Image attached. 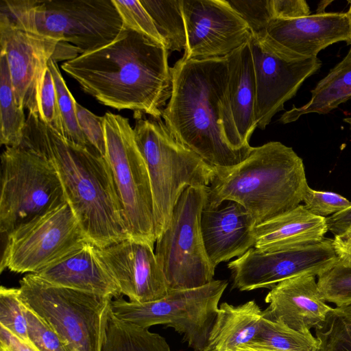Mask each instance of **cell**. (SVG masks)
<instances>
[{
    "mask_svg": "<svg viewBox=\"0 0 351 351\" xmlns=\"http://www.w3.org/2000/svg\"><path fill=\"white\" fill-rule=\"evenodd\" d=\"M317 285L322 298L336 307L351 304V263L337 259L326 271L318 276Z\"/></svg>",
    "mask_w": 351,
    "mask_h": 351,
    "instance_id": "cell-32",
    "label": "cell"
},
{
    "mask_svg": "<svg viewBox=\"0 0 351 351\" xmlns=\"http://www.w3.org/2000/svg\"><path fill=\"white\" fill-rule=\"evenodd\" d=\"M21 301L40 315L70 351H102L111 297L53 285L34 274L19 282Z\"/></svg>",
    "mask_w": 351,
    "mask_h": 351,
    "instance_id": "cell-7",
    "label": "cell"
},
{
    "mask_svg": "<svg viewBox=\"0 0 351 351\" xmlns=\"http://www.w3.org/2000/svg\"><path fill=\"white\" fill-rule=\"evenodd\" d=\"M0 18L79 55L111 43L123 28L112 0H1Z\"/></svg>",
    "mask_w": 351,
    "mask_h": 351,
    "instance_id": "cell-5",
    "label": "cell"
},
{
    "mask_svg": "<svg viewBox=\"0 0 351 351\" xmlns=\"http://www.w3.org/2000/svg\"><path fill=\"white\" fill-rule=\"evenodd\" d=\"M168 55L163 45L123 26L111 43L67 60L61 67L104 106L158 119L173 90Z\"/></svg>",
    "mask_w": 351,
    "mask_h": 351,
    "instance_id": "cell-1",
    "label": "cell"
},
{
    "mask_svg": "<svg viewBox=\"0 0 351 351\" xmlns=\"http://www.w3.org/2000/svg\"><path fill=\"white\" fill-rule=\"evenodd\" d=\"M228 285L226 280H213L195 288L170 290L164 298L147 302L121 295L112 300L111 311L119 319L141 328L171 327L193 351H204Z\"/></svg>",
    "mask_w": 351,
    "mask_h": 351,
    "instance_id": "cell-8",
    "label": "cell"
},
{
    "mask_svg": "<svg viewBox=\"0 0 351 351\" xmlns=\"http://www.w3.org/2000/svg\"><path fill=\"white\" fill-rule=\"evenodd\" d=\"M106 153L122 205L129 237L154 245V199L147 165L128 119L110 112L104 116Z\"/></svg>",
    "mask_w": 351,
    "mask_h": 351,
    "instance_id": "cell-11",
    "label": "cell"
},
{
    "mask_svg": "<svg viewBox=\"0 0 351 351\" xmlns=\"http://www.w3.org/2000/svg\"><path fill=\"white\" fill-rule=\"evenodd\" d=\"M268 304L263 317L279 321L304 335L322 324L333 307L322 298L317 281L313 275H300L285 280L267 294Z\"/></svg>",
    "mask_w": 351,
    "mask_h": 351,
    "instance_id": "cell-20",
    "label": "cell"
},
{
    "mask_svg": "<svg viewBox=\"0 0 351 351\" xmlns=\"http://www.w3.org/2000/svg\"><path fill=\"white\" fill-rule=\"evenodd\" d=\"M302 202L304 207L312 214L327 217L340 213L351 206V202L339 194L320 191L308 186L304 191Z\"/></svg>",
    "mask_w": 351,
    "mask_h": 351,
    "instance_id": "cell-38",
    "label": "cell"
},
{
    "mask_svg": "<svg viewBox=\"0 0 351 351\" xmlns=\"http://www.w3.org/2000/svg\"><path fill=\"white\" fill-rule=\"evenodd\" d=\"M135 112V138L148 170L157 238L167 228L182 193L189 186H209L215 170L178 141L161 118Z\"/></svg>",
    "mask_w": 351,
    "mask_h": 351,
    "instance_id": "cell-6",
    "label": "cell"
},
{
    "mask_svg": "<svg viewBox=\"0 0 351 351\" xmlns=\"http://www.w3.org/2000/svg\"><path fill=\"white\" fill-rule=\"evenodd\" d=\"M326 218L310 213L304 205L256 225L258 249H283L320 242L328 231Z\"/></svg>",
    "mask_w": 351,
    "mask_h": 351,
    "instance_id": "cell-23",
    "label": "cell"
},
{
    "mask_svg": "<svg viewBox=\"0 0 351 351\" xmlns=\"http://www.w3.org/2000/svg\"><path fill=\"white\" fill-rule=\"evenodd\" d=\"M60 43L48 37L16 28L0 18V48L7 59L16 101L38 114V91L49 61Z\"/></svg>",
    "mask_w": 351,
    "mask_h": 351,
    "instance_id": "cell-17",
    "label": "cell"
},
{
    "mask_svg": "<svg viewBox=\"0 0 351 351\" xmlns=\"http://www.w3.org/2000/svg\"><path fill=\"white\" fill-rule=\"evenodd\" d=\"M20 146L52 162L66 201L91 243L101 248L130 238L105 157L69 141L29 112Z\"/></svg>",
    "mask_w": 351,
    "mask_h": 351,
    "instance_id": "cell-2",
    "label": "cell"
},
{
    "mask_svg": "<svg viewBox=\"0 0 351 351\" xmlns=\"http://www.w3.org/2000/svg\"><path fill=\"white\" fill-rule=\"evenodd\" d=\"M330 239L283 249L254 247L228 263L233 287L241 291L271 289L279 282L300 275L319 276L330 268L337 256Z\"/></svg>",
    "mask_w": 351,
    "mask_h": 351,
    "instance_id": "cell-14",
    "label": "cell"
},
{
    "mask_svg": "<svg viewBox=\"0 0 351 351\" xmlns=\"http://www.w3.org/2000/svg\"><path fill=\"white\" fill-rule=\"evenodd\" d=\"M348 3L349 4V9L347 12V14H348V16L349 17V19H350V26H351V0H349L348 1ZM350 45H351V43H350ZM349 53H351V47L348 51Z\"/></svg>",
    "mask_w": 351,
    "mask_h": 351,
    "instance_id": "cell-45",
    "label": "cell"
},
{
    "mask_svg": "<svg viewBox=\"0 0 351 351\" xmlns=\"http://www.w3.org/2000/svg\"><path fill=\"white\" fill-rule=\"evenodd\" d=\"M227 82L220 105L223 135L234 150L249 155L250 138L257 128L256 85L249 40L226 56Z\"/></svg>",
    "mask_w": 351,
    "mask_h": 351,
    "instance_id": "cell-18",
    "label": "cell"
},
{
    "mask_svg": "<svg viewBox=\"0 0 351 351\" xmlns=\"http://www.w3.org/2000/svg\"><path fill=\"white\" fill-rule=\"evenodd\" d=\"M328 230L338 234L351 226V206L344 210L326 217Z\"/></svg>",
    "mask_w": 351,
    "mask_h": 351,
    "instance_id": "cell-43",
    "label": "cell"
},
{
    "mask_svg": "<svg viewBox=\"0 0 351 351\" xmlns=\"http://www.w3.org/2000/svg\"><path fill=\"white\" fill-rule=\"evenodd\" d=\"M253 341L280 351H317L319 347L318 339L313 334L300 333L281 322L265 317L262 318L260 330Z\"/></svg>",
    "mask_w": 351,
    "mask_h": 351,
    "instance_id": "cell-29",
    "label": "cell"
},
{
    "mask_svg": "<svg viewBox=\"0 0 351 351\" xmlns=\"http://www.w3.org/2000/svg\"><path fill=\"white\" fill-rule=\"evenodd\" d=\"M310 100L301 107L293 108L280 117L283 124L297 121L309 113L326 114L351 99V53L331 69L311 90Z\"/></svg>",
    "mask_w": 351,
    "mask_h": 351,
    "instance_id": "cell-25",
    "label": "cell"
},
{
    "mask_svg": "<svg viewBox=\"0 0 351 351\" xmlns=\"http://www.w3.org/2000/svg\"><path fill=\"white\" fill-rule=\"evenodd\" d=\"M0 143L18 147L23 141L26 123L24 108L16 99L5 56L0 53Z\"/></svg>",
    "mask_w": 351,
    "mask_h": 351,
    "instance_id": "cell-27",
    "label": "cell"
},
{
    "mask_svg": "<svg viewBox=\"0 0 351 351\" xmlns=\"http://www.w3.org/2000/svg\"><path fill=\"white\" fill-rule=\"evenodd\" d=\"M332 244L339 261L351 263V226L335 234Z\"/></svg>",
    "mask_w": 351,
    "mask_h": 351,
    "instance_id": "cell-41",
    "label": "cell"
},
{
    "mask_svg": "<svg viewBox=\"0 0 351 351\" xmlns=\"http://www.w3.org/2000/svg\"><path fill=\"white\" fill-rule=\"evenodd\" d=\"M208 187L184 190L167 228L156 239L155 254L169 291L195 288L214 280L215 268L208 258L201 230Z\"/></svg>",
    "mask_w": 351,
    "mask_h": 351,
    "instance_id": "cell-10",
    "label": "cell"
},
{
    "mask_svg": "<svg viewBox=\"0 0 351 351\" xmlns=\"http://www.w3.org/2000/svg\"><path fill=\"white\" fill-rule=\"evenodd\" d=\"M256 221L235 201L223 202L218 207H205L202 213L201 230L208 258L217 266L239 257L254 247Z\"/></svg>",
    "mask_w": 351,
    "mask_h": 351,
    "instance_id": "cell-21",
    "label": "cell"
},
{
    "mask_svg": "<svg viewBox=\"0 0 351 351\" xmlns=\"http://www.w3.org/2000/svg\"><path fill=\"white\" fill-rule=\"evenodd\" d=\"M38 117L64 137L54 80L48 64L40 82L38 91Z\"/></svg>",
    "mask_w": 351,
    "mask_h": 351,
    "instance_id": "cell-36",
    "label": "cell"
},
{
    "mask_svg": "<svg viewBox=\"0 0 351 351\" xmlns=\"http://www.w3.org/2000/svg\"><path fill=\"white\" fill-rule=\"evenodd\" d=\"M96 250L121 294L130 301L152 302L168 293L165 274L149 243L128 238L104 247H96Z\"/></svg>",
    "mask_w": 351,
    "mask_h": 351,
    "instance_id": "cell-16",
    "label": "cell"
},
{
    "mask_svg": "<svg viewBox=\"0 0 351 351\" xmlns=\"http://www.w3.org/2000/svg\"><path fill=\"white\" fill-rule=\"evenodd\" d=\"M5 237L1 272L18 274H36L90 242L66 201Z\"/></svg>",
    "mask_w": 351,
    "mask_h": 351,
    "instance_id": "cell-12",
    "label": "cell"
},
{
    "mask_svg": "<svg viewBox=\"0 0 351 351\" xmlns=\"http://www.w3.org/2000/svg\"><path fill=\"white\" fill-rule=\"evenodd\" d=\"M48 67L53 75L57 92L64 138L74 144L93 152L89 147L80 130L76 112L77 101L69 91L60 71L57 62L51 58L49 61Z\"/></svg>",
    "mask_w": 351,
    "mask_h": 351,
    "instance_id": "cell-31",
    "label": "cell"
},
{
    "mask_svg": "<svg viewBox=\"0 0 351 351\" xmlns=\"http://www.w3.org/2000/svg\"><path fill=\"white\" fill-rule=\"evenodd\" d=\"M173 90L162 117L171 134L215 170L248 155L232 149L222 130L220 105L228 78L227 58L178 60L171 67Z\"/></svg>",
    "mask_w": 351,
    "mask_h": 351,
    "instance_id": "cell-3",
    "label": "cell"
},
{
    "mask_svg": "<svg viewBox=\"0 0 351 351\" xmlns=\"http://www.w3.org/2000/svg\"><path fill=\"white\" fill-rule=\"evenodd\" d=\"M152 17L169 51H181L186 45L182 0H140Z\"/></svg>",
    "mask_w": 351,
    "mask_h": 351,
    "instance_id": "cell-28",
    "label": "cell"
},
{
    "mask_svg": "<svg viewBox=\"0 0 351 351\" xmlns=\"http://www.w3.org/2000/svg\"><path fill=\"white\" fill-rule=\"evenodd\" d=\"M112 3L121 17L123 27L138 32L165 46L152 17L140 0H112Z\"/></svg>",
    "mask_w": 351,
    "mask_h": 351,
    "instance_id": "cell-35",
    "label": "cell"
},
{
    "mask_svg": "<svg viewBox=\"0 0 351 351\" xmlns=\"http://www.w3.org/2000/svg\"><path fill=\"white\" fill-rule=\"evenodd\" d=\"M263 317V310L254 300L237 306L222 303L204 351H234L252 341L260 330Z\"/></svg>",
    "mask_w": 351,
    "mask_h": 351,
    "instance_id": "cell-24",
    "label": "cell"
},
{
    "mask_svg": "<svg viewBox=\"0 0 351 351\" xmlns=\"http://www.w3.org/2000/svg\"><path fill=\"white\" fill-rule=\"evenodd\" d=\"M271 19H294L310 15L304 0H269Z\"/></svg>",
    "mask_w": 351,
    "mask_h": 351,
    "instance_id": "cell-40",
    "label": "cell"
},
{
    "mask_svg": "<svg viewBox=\"0 0 351 351\" xmlns=\"http://www.w3.org/2000/svg\"><path fill=\"white\" fill-rule=\"evenodd\" d=\"M34 274L58 287L113 299L123 295L90 242Z\"/></svg>",
    "mask_w": 351,
    "mask_h": 351,
    "instance_id": "cell-22",
    "label": "cell"
},
{
    "mask_svg": "<svg viewBox=\"0 0 351 351\" xmlns=\"http://www.w3.org/2000/svg\"><path fill=\"white\" fill-rule=\"evenodd\" d=\"M0 325L25 343L32 346L18 288L3 286L0 288Z\"/></svg>",
    "mask_w": 351,
    "mask_h": 351,
    "instance_id": "cell-33",
    "label": "cell"
},
{
    "mask_svg": "<svg viewBox=\"0 0 351 351\" xmlns=\"http://www.w3.org/2000/svg\"><path fill=\"white\" fill-rule=\"evenodd\" d=\"M247 24L252 35L263 36L271 20L269 0H227Z\"/></svg>",
    "mask_w": 351,
    "mask_h": 351,
    "instance_id": "cell-37",
    "label": "cell"
},
{
    "mask_svg": "<svg viewBox=\"0 0 351 351\" xmlns=\"http://www.w3.org/2000/svg\"><path fill=\"white\" fill-rule=\"evenodd\" d=\"M66 201L52 162L23 146L1 155L0 231L5 237Z\"/></svg>",
    "mask_w": 351,
    "mask_h": 351,
    "instance_id": "cell-9",
    "label": "cell"
},
{
    "mask_svg": "<svg viewBox=\"0 0 351 351\" xmlns=\"http://www.w3.org/2000/svg\"><path fill=\"white\" fill-rule=\"evenodd\" d=\"M21 303L32 346L38 351H70L58 333L40 315Z\"/></svg>",
    "mask_w": 351,
    "mask_h": 351,
    "instance_id": "cell-34",
    "label": "cell"
},
{
    "mask_svg": "<svg viewBox=\"0 0 351 351\" xmlns=\"http://www.w3.org/2000/svg\"><path fill=\"white\" fill-rule=\"evenodd\" d=\"M102 351H171L160 335L125 323L110 310Z\"/></svg>",
    "mask_w": 351,
    "mask_h": 351,
    "instance_id": "cell-26",
    "label": "cell"
},
{
    "mask_svg": "<svg viewBox=\"0 0 351 351\" xmlns=\"http://www.w3.org/2000/svg\"><path fill=\"white\" fill-rule=\"evenodd\" d=\"M317 351H351V304L335 307L325 322L315 328Z\"/></svg>",
    "mask_w": 351,
    "mask_h": 351,
    "instance_id": "cell-30",
    "label": "cell"
},
{
    "mask_svg": "<svg viewBox=\"0 0 351 351\" xmlns=\"http://www.w3.org/2000/svg\"><path fill=\"white\" fill-rule=\"evenodd\" d=\"M0 351H38L0 325Z\"/></svg>",
    "mask_w": 351,
    "mask_h": 351,
    "instance_id": "cell-42",
    "label": "cell"
},
{
    "mask_svg": "<svg viewBox=\"0 0 351 351\" xmlns=\"http://www.w3.org/2000/svg\"><path fill=\"white\" fill-rule=\"evenodd\" d=\"M234 351H280L268 345L258 342L251 341L237 347Z\"/></svg>",
    "mask_w": 351,
    "mask_h": 351,
    "instance_id": "cell-44",
    "label": "cell"
},
{
    "mask_svg": "<svg viewBox=\"0 0 351 351\" xmlns=\"http://www.w3.org/2000/svg\"><path fill=\"white\" fill-rule=\"evenodd\" d=\"M182 8L186 34L184 60L225 57L252 36L227 0H182Z\"/></svg>",
    "mask_w": 351,
    "mask_h": 351,
    "instance_id": "cell-15",
    "label": "cell"
},
{
    "mask_svg": "<svg viewBox=\"0 0 351 351\" xmlns=\"http://www.w3.org/2000/svg\"><path fill=\"white\" fill-rule=\"evenodd\" d=\"M308 186L302 159L292 147L270 141L253 147L238 165L215 170L205 207L235 201L258 224L299 206Z\"/></svg>",
    "mask_w": 351,
    "mask_h": 351,
    "instance_id": "cell-4",
    "label": "cell"
},
{
    "mask_svg": "<svg viewBox=\"0 0 351 351\" xmlns=\"http://www.w3.org/2000/svg\"><path fill=\"white\" fill-rule=\"evenodd\" d=\"M78 123L89 147L105 157L106 153L104 116L99 117L76 102Z\"/></svg>",
    "mask_w": 351,
    "mask_h": 351,
    "instance_id": "cell-39",
    "label": "cell"
},
{
    "mask_svg": "<svg viewBox=\"0 0 351 351\" xmlns=\"http://www.w3.org/2000/svg\"><path fill=\"white\" fill-rule=\"evenodd\" d=\"M249 43L254 64L257 128L265 130L274 116L284 110L303 82L317 72L322 62L289 53L265 36L252 35Z\"/></svg>",
    "mask_w": 351,
    "mask_h": 351,
    "instance_id": "cell-13",
    "label": "cell"
},
{
    "mask_svg": "<svg viewBox=\"0 0 351 351\" xmlns=\"http://www.w3.org/2000/svg\"><path fill=\"white\" fill-rule=\"evenodd\" d=\"M263 36L289 53L316 58L336 43L350 45L351 26L347 12H322L294 19H271Z\"/></svg>",
    "mask_w": 351,
    "mask_h": 351,
    "instance_id": "cell-19",
    "label": "cell"
}]
</instances>
